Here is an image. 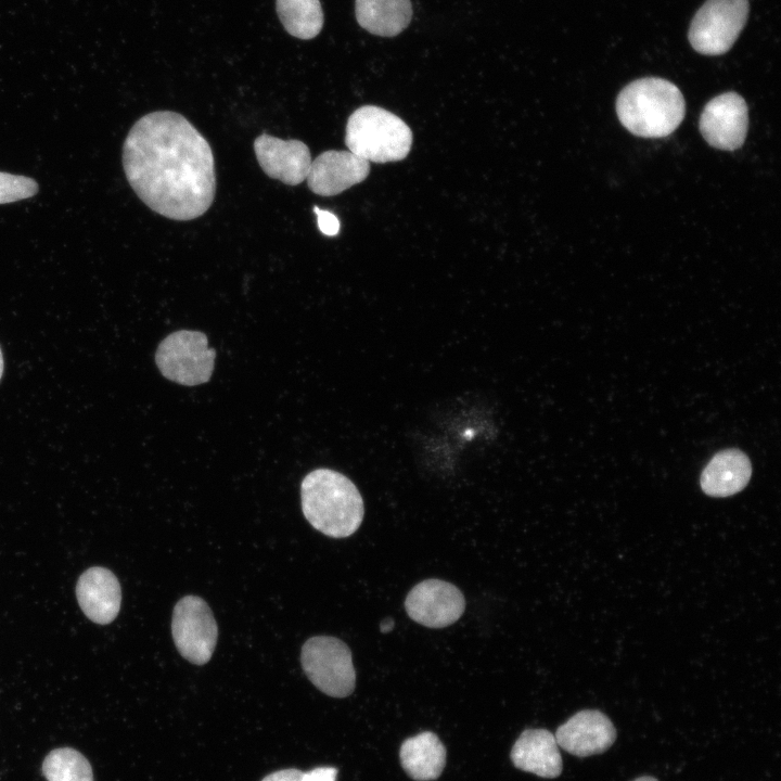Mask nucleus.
I'll return each mask as SVG.
<instances>
[{
    "label": "nucleus",
    "instance_id": "1",
    "mask_svg": "<svg viewBox=\"0 0 781 781\" xmlns=\"http://www.w3.org/2000/svg\"><path fill=\"white\" fill-rule=\"evenodd\" d=\"M123 167L138 197L168 219L201 217L215 200L212 148L179 113L156 111L139 118L125 139Z\"/></svg>",
    "mask_w": 781,
    "mask_h": 781
},
{
    "label": "nucleus",
    "instance_id": "7",
    "mask_svg": "<svg viewBox=\"0 0 781 781\" xmlns=\"http://www.w3.org/2000/svg\"><path fill=\"white\" fill-rule=\"evenodd\" d=\"M748 8V0H707L690 25L692 48L705 55L727 52L746 23Z\"/></svg>",
    "mask_w": 781,
    "mask_h": 781
},
{
    "label": "nucleus",
    "instance_id": "11",
    "mask_svg": "<svg viewBox=\"0 0 781 781\" xmlns=\"http://www.w3.org/2000/svg\"><path fill=\"white\" fill-rule=\"evenodd\" d=\"M254 152L264 172L287 185H297L306 180L311 155L309 148L299 140H282L268 133L254 141Z\"/></svg>",
    "mask_w": 781,
    "mask_h": 781
},
{
    "label": "nucleus",
    "instance_id": "2",
    "mask_svg": "<svg viewBox=\"0 0 781 781\" xmlns=\"http://www.w3.org/2000/svg\"><path fill=\"white\" fill-rule=\"evenodd\" d=\"M302 510L310 525L333 538L353 535L364 515L362 497L344 474L316 469L300 485Z\"/></svg>",
    "mask_w": 781,
    "mask_h": 781
},
{
    "label": "nucleus",
    "instance_id": "14",
    "mask_svg": "<svg viewBox=\"0 0 781 781\" xmlns=\"http://www.w3.org/2000/svg\"><path fill=\"white\" fill-rule=\"evenodd\" d=\"M76 594L85 615L97 624L113 622L119 612L120 585L107 568L94 566L84 572L77 581Z\"/></svg>",
    "mask_w": 781,
    "mask_h": 781
},
{
    "label": "nucleus",
    "instance_id": "21",
    "mask_svg": "<svg viewBox=\"0 0 781 781\" xmlns=\"http://www.w3.org/2000/svg\"><path fill=\"white\" fill-rule=\"evenodd\" d=\"M38 192L36 180L0 171V204L12 203L31 197Z\"/></svg>",
    "mask_w": 781,
    "mask_h": 781
},
{
    "label": "nucleus",
    "instance_id": "18",
    "mask_svg": "<svg viewBox=\"0 0 781 781\" xmlns=\"http://www.w3.org/2000/svg\"><path fill=\"white\" fill-rule=\"evenodd\" d=\"M355 8L359 25L382 37L400 34L412 17L410 0H356Z\"/></svg>",
    "mask_w": 781,
    "mask_h": 781
},
{
    "label": "nucleus",
    "instance_id": "8",
    "mask_svg": "<svg viewBox=\"0 0 781 781\" xmlns=\"http://www.w3.org/2000/svg\"><path fill=\"white\" fill-rule=\"evenodd\" d=\"M172 639L180 655L192 664H206L216 648L218 627L208 604L200 597L185 596L175 605Z\"/></svg>",
    "mask_w": 781,
    "mask_h": 781
},
{
    "label": "nucleus",
    "instance_id": "20",
    "mask_svg": "<svg viewBox=\"0 0 781 781\" xmlns=\"http://www.w3.org/2000/svg\"><path fill=\"white\" fill-rule=\"evenodd\" d=\"M42 771L48 781H93L89 761L72 747L51 751L42 763Z\"/></svg>",
    "mask_w": 781,
    "mask_h": 781
},
{
    "label": "nucleus",
    "instance_id": "15",
    "mask_svg": "<svg viewBox=\"0 0 781 781\" xmlns=\"http://www.w3.org/2000/svg\"><path fill=\"white\" fill-rule=\"evenodd\" d=\"M511 760L516 768L541 778H556L563 769L555 737L546 729L523 731L512 747Z\"/></svg>",
    "mask_w": 781,
    "mask_h": 781
},
{
    "label": "nucleus",
    "instance_id": "26",
    "mask_svg": "<svg viewBox=\"0 0 781 781\" xmlns=\"http://www.w3.org/2000/svg\"><path fill=\"white\" fill-rule=\"evenodd\" d=\"M633 781H658V780L654 777L643 776V777H639V778L635 779Z\"/></svg>",
    "mask_w": 781,
    "mask_h": 781
},
{
    "label": "nucleus",
    "instance_id": "10",
    "mask_svg": "<svg viewBox=\"0 0 781 781\" xmlns=\"http://www.w3.org/2000/svg\"><path fill=\"white\" fill-rule=\"evenodd\" d=\"M706 142L720 150L733 151L745 140L748 127L747 106L737 92H725L703 108L699 123Z\"/></svg>",
    "mask_w": 781,
    "mask_h": 781
},
{
    "label": "nucleus",
    "instance_id": "9",
    "mask_svg": "<svg viewBox=\"0 0 781 781\" xmlns=\"http://www.w3.org/2000/svg\"><path fill=\"white\" fill-rule=\"evenodd\" d=\"M405 609L415 623L428 628H444L462 616L465 599L454 585L441 579H426L409 591Z\"/></svg>",
    "mask_w": 781,
    "mask_h": 781
},
{
    "label": "nucleus",
    "instance_id": "23",
    "mask_svg": "<svg viewBox=\"0 0 781 781\" xmlns=\"http://www.w3.org/2000/svg\"><path fill=\"white\" fill-rule=\"evenodd\" d=\"M337 769L333 767H317L304 772L303 781H335Z\"/></svg>",
    "mask_w": 781,
    "mask_h": 781
},
{
    "label": "nucleus",
    "instance_id": "22",
    "mask_svg": "<svg viewBox=\"0 0 781 781\" xmlns=\"http://www.w3.org/2000/svg\"><path fill=\"white\" fill-rule=\"evenodd\" d=\"M315 213L317 215L318 227L323 234L333 236L338 233L340 220L333 213L320 209L317 206L315 207Z\"/></svg>",
    "mask_w": 781,
    "mask_h": 781
},
{
    "label": "nucleus",
    "instance_id": "5",
    "mask_svg": "<svg viewBox=\"0 0 781 781\" xmlns=\"http://www.w3.org/2000/svg\"><path fill=\"white\" fill-rule=\"evenodd\" d=\"M216 350L208 347L207 336L200 331L179 330L158 345L155 361L168 380L195 386L208 382L215 367Z\"/></svg>",
    "mask_w": 781,
    "mask_h": 781
},
{
    "label": "nucleus",
    "instance_id": "17",
    "mask_svg": "<svg viewBox=\"0 0 781 781\" xmlns=\"http://www.w3.org/2000/svg\"><path fill=\"white\" fill-rule=\"evenodd\" d=\"M399 757L404 770L413 780H435L445 767L446 748L435 733L425 731L407 739Z\"/></svg>",
    "mask_w": 781,
    "mask_h": 781
},
{
    "label": "nucleus",
    "instance_id": "13",
    "mask_svg": "<svg viewBox=\"0 0 781 781\" xmlns=\"http://www.w3.org/2000/svg\"><path fill=\"white\" fill-rule=\"evenodd\" d=\"M554 737L569 754L588 757L607 751L616 740V729L602 712L584 709L561 725Z\"/></svg>",
    "mask_w": 781,
    "mask_h": 781
},
{
    "label": "nucleus",
    "instance_id": "27",
    "mask_svg": "<svg viewBox=\"0 0 781 781\" xmlns=\"http://www.w3.org/2000/svg\"><path fill=\"white\" fill-rule=\"evenodd\" d=\"M2 371H3V358H2V353H1V349H0V379H1V375H2Z\"/></svg>",
    "mask_w": 781,
    "mask_h": 781
},
{
    "label": "nucleus",
    "instance_id": "12",
    "mask_svg": "<svg viewBox=\"0 0 781 781\" xmlns=\"http://www.w3.org/2000/svg\"><path fill=\"white\" fill-rule=\"evenodd\" d=\"M370 172V163L349 151L329 150L312 162L306 178L315 194L333 196L362 182Z\"/></svg>",
    "mask_w": 781,
    "mask_h": 781
},
{
    "label": "nucleus",
    "instance_id": "6",
    "mask_svg": "<svg viewBox=\"0 0 781 781\" xmlns=\"http://www.w3.org/2000/svg\"><path fill=\"white\" fill-rule=\"evenodd\" d=\"M300 662L311 683L333 697H346L356 684L351 652L342 640L316 636L302 646Z\"/></svg>",
    "mask_w": 781,
    "mask_h": 781
},
{
    "label": "nucleus",
    "instance_id": "16",
    "mask_svg": "<svg viewBox=\"0 0 781 781\" xmlns=\"http://www.w3.org/2000/svg\"><path fill=\"white\" fill-rule=\"evenodd\" d=\"M752 465L745 453L728 449L716 453L701 475V487L713 497H728L742 490L750 481Z\"/></svg>",
    "mask_w": 781,
    "mask_h": 781
},
{
    "label": "nucleus",
    "instance_id": "3",
    "mask_svg": "<svg viewBox=\"0 0 781 781\" xmlns=\"http://www.w3.org/2000/svg\"><path fill=\"white\" fill-rule=\"evenodd\" d=\"M616 113L623 126L643 138H662L680 125L686 113L681 91L657 77L633 80L618 94Z\"/></svg>",
    "mask_w": 781,
    "mask_h": 781
},
{
    "label": "nucleus",
    "instance_id": "25",
    "mask_svg": "<svg viewBox=\"0 0 781 781\" xmlns=\"http://www.w3.org/2000/svg\"><path fill=\"white\" fill-rule=\"evenodd\" d=\"M394 625H395V623H394V620H393L392 618H386V619H384V620L381 623V625H380V630H381L383 633H386V632L393 630Z\"/></svg>",
    "mask_w": 781,
    "mask_h": 781
},
{
    "label": "nucleus",
    "instance_id": "4",
    "mask_svg": "<svg viewBox=\"0 0 781 781\" xmlns=\"http://www.w3.org/2000/svg\"><path fill=\"white\" fill-rule=\"evenodd\" d=\"M345 144L349 152L369 163L398 162L410 152L412 132L389 111L364 105L348 117Z\"/></svg>",
    "mask_w": 781,
    "mask_h": 781
},
{
    "label": "nucleus",
    "instance_id": "19",
    "mask_svg": "<svg viewBox=\"0 0 781 781\" xmlns=\"http://www.w3.org/2000/svg\"><path fill=\"white\" fill-rule=\"evenodd\" d=\"M277 12L286 31L299 39H312L322 29L319 0H277Z\"/></svg>",
    "mask_w": 781,
    "mask_h": 781
},
{
    "label": "nucleus",
    "instance_id": "24",
    "mask_svg": "<svg viewBox=\"0 0 781 781\" xmlns=\"http://www.w3.org/2000/svg\"><path fill=\"white\" fill-rule=\"evenodd\" d=\"M304 772L298 769H283L274 771L261 781H303Z\"/></svg>",
    "mask_w": 781,
    "mask_h": 781
}]
</instances>
